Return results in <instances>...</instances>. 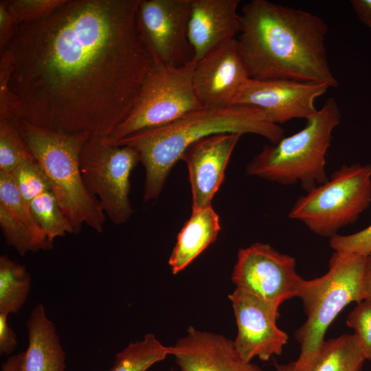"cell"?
<instances>
[{
    "label": "cell",
    "mask_w": 371,
    "mask_h": 371,
    "mask_svg": "<svg viewBox=\"0 0 371 371\" xmlns=\"http://www.w3.org/2000/svg\"><path fill=\"white\" fill-rule=\"evenodd\" d=\"M140 0H65L18 25L1 52L0 111L45 129L109 137L132 109L153 58L137 27Z\"/></svg>",
    "instance_id": "cell-1"
},
{
    "label": "cell",
    "mask_w": 371,
    "mask_h": 371,
    "mask_svg": "<svg viewBox=\"0 0 371 371\" xmlns=\"http://www.w3.org/2000/svg\"><path fill=\"white\" fill-rule=\"evenodd\" d=\"M236 37L250 78L338 85L329 66L320 16L267 0H252L240 14Z\"/></svg>",
    "instance_id": "cell-2"
},
{
    "label": "cell",
    "mask_w": 371,
    "mask_h": 371,
    "mask_svg": "<svg viewBox=\"0 0 371 371\" xmlns=\"http://www.w3.org/2000/svg\"><path fill=\"white\" fill-rule=\"evenodd\" d=\"M220 133H251L262 136L273 144L284 137V130L269 121L260 109L235 104L202 106L166 125L144 130L115 145L133 148L145 171L144 200L156 199L177 161L194 142Z\"/></svg>",
    "instance_id": "cell-3"
},
{
    "label": "cell",
    "mask_w": 371,
    "mask_h": 371,
    "mask_svg": "<svg viewBox=\"0 0 371 371\" xmlns=\"http://www.w3.org/2000/svg\"><path fill=\"white\" fill-rule=\"evenodd\" d=\"M18 120L24 139L48 178L75 234L84 224L102 232L106 216L98 199L87 190L80 168V152L91 134L58 132L21 118Z\"/></svg>",
    "instance_id": "cell-4"
},
{
    "label": "cell",
    "mask_w": 371,
    "mask_h": 371,
    "mask_svg": "<svg viewBox=\"0 0 371 371\" xmlns=\"http://www.w3.org/2000/svg\"><path fill=\"white\" fill-rule=\"evenodd\" d=\"M340 122L339 107L330 98L306 120L302 130L264 146L247 165L246 174L286 186L299 183L310 192L328 180L326 155Z\"/></svg>",
    "instance_id": "cell-5"
},
{
    "label": "cell",
    "mask_w": 371,
    "mask_h": 371,
    "mask_svg": "<svg viewBox=\"0 0 371 371\" xmlns=\"http://www.w3.org/2000/svg\"><path fill=\"white\" fill-rule=\"evenodd\" d=\"M366 257L334 252L322 276L305 280L298 296L306 319L295 332L300 346L295 371H305L313 361L326 332L350 303L363 300L362 280Z\"/></svg>",
    "instance_id": "cell-6"
},
{
    "label": "cell",
    "mask_w": 371,
    "mask_h": 371,
    "mask_svg": "<svg viewBox=\"0 0 371 371\" xmlns=\"http://www.w3.org/2000/svg\"><path fill=\"white\" fill-rule=\"evenodd\" d=\"M371 203V164L343 165L330 179L300 196L289 213L315 234L332 238Z\"/></svg>",
    "instance_id": "cell-7"
},
{
    "label": "cell",
    "mask_w": 371,
    "mask_h": 371,
    "mask_svg": "<svg viewBox=\"0 0 371 371\" xmlns=\"http://www.w3.org/2000/svg\"><path fill=\"white\" fill-rule=\"evenodd\" d=\"M195 63L181 67L157 61L147 74L128 115L107 137L110 144L137 132L170 124L201 108L193 85Z\"/></svg>",
    "instance_id": "cell-8"
},
{
    "label": "cell",
    "mask_w": 371,
    "mask_h": 371,
    "mask_svg": "<svg viewBox=\"0 0 371 371\" xmlns=\"http://www.w3.org/2000/svg\"><path fill=\"white\" fill-rule=\"evenodd\" d=\"M107 137L90 135L80 152V172L87 190L106 216L113 224L122 225L134 212L129 199L130 177L139 156L133 148L113 145Z\"/></svg>",
    "instance_id": "cell-9"
},
{
    "label": "cell",
    "mask_w": 371,
    "mask_h": 371,
    "mask_svg": "<svg viewBox=\"0 0 371 371\" xmlns=\"http://www.w3.org/2000/svg\"><path fill=\"white\" fill-rule=\"evenodd\" d=\"M295 259L266 243H256L238 253L232 275L236 289L278 313L286 300L299 296L304 279L296 271Z\"/></svg>",
    "instance_id": "cell-10"
},
{
    "label": "cell",
    "mask_w": 371,
    "mask_h": 371,
    "mask_svg": "<svg viewBox=\"0 0 371 371\" xmlns=\"http://www.w3.org/2000/svg\"><path fill=\"white\" fill-rule=\"evenodd\" d=\"M192 0H140L137 22L153 60L181 67L193 62L188 36Z\"/></svg>",
    "instance_id": "cell-11"
},
{
    "label": "cell",
    "mask_w": 371,
    "mask_h": 371,
    "mask_svg": "<svg viewBox=\"0 0 371 371\" xmlns=\"http://www.w3.org/2000/svg\"><path fill=\"white\" fill-rule=\"evenodd\" d=\"M328 86L291 80L248 79L236 96L233 105H248L262 109L269 121L279 125L293 119L307 120L317 109L315 100Z\"/></svg>",
    "instance_id": "cell-12"
},
{
    "label": "cell",
    "mask_w": 371,
    "mask_h": 371,
    "mask_svg": "<svg viewBox=\"0 0 371 371\" xmlns=\"http://www.w3.org/2000/svg\"><path fill=\"white\" fill-rule=\"evenodd\" d=\"M228 298L237 326L234 344L241 357L247 361L254 357L267 361L280 355L289 337L276 324L279 313L258 298L237 289Z\"/></svg>",
    "instance_id": "cell-13"
},
{
    "label": "cell",
    "mask_w": 371,
    "mask_h": 371,
    "mask_svg": "<svg viewBox=\"0 0 371 371\" xmlns=\"http://www.w3.org/2000/svg\"><path fill=\"white\" fill-rule=\"evenodd\" d=\"M251 78L236 38L218 46L195 63L193 85L203 106H228Z\"/></svg>",
    "instance_id": "cell-14"
},
{
    "label": "cell",
    "mask_w": 371,
    "mask_h": 371,
    "mask_svg": "<svg viewBox=\"0 0 371 371\" xmlns=\"http://www.w3.org/2000/svg\"><path fill=\"white\" fill-rule=\"evenodd\" d=\"M242 135L220 133L204 137L190 146L181 159L188 166L192 210L212 205L225 177L231 155Z\"/></svg>",
    "instance_id": "cell-15"
},
{
    "label": "cell",
    "mask_w": 371,
    "mask_h": 371,
    "mask_svg": "<svg viewBox=\"0 0 371 371\" xmlns=\"http://www.w3.org/2000/svg\"><path fill=\"white\" fill-rule=\"evenodd\" d=\"M170 355L181 371H262L241 357L234 341L193 326L170 346Z\"/></svg>",
    "instance_id": "cell-16"
},
{
    "label": "cell",
    "mask_w": 371,
    "mask_h": 371,
    "mask_svg": "<svg viewBox=\"0 0 371 371\" xmlns=\"http://www.w3.org/2000/svg\"><path fill=\"white\" fill-rule=\"evenodd\" d=\"M239 0H192L188 36L197 63L241 30Z\"/></svg>",
    "instance_id": "cell-17"
},
{
    "label": "cell",
    "mask_w": 371,
    "mask_h": 371,
    "mask_svg": "<svg viewBox=\"0 0 371 371\" xmlns=\"http://www.w3.org/2000/svg\"><path fill=\"white\" fill-rule=\"evenodd\" d=\"M26 325L28 346L20 371H65V352L42 304L32 309Z\"/></svg>",
    "instance_id": "cell-18"
},
{
    "label": "cell",
    "mask_w": 371,
    "mask_h": 371,
    "mask_svg": "<svg viewBox=\"0 0 371 371\" xmlns=\"http://www.w3.org/2000/svg\"><path fill=\"white\" fill-rule=\"evenodd\" d=\"M221 229L218 215L212 205L192 210L177 235L168 260L172 273L177 274L186 268L216 241Z\"/></svg>",
    "instance_id": "cell-19"
},
{
    "label": "cell",
    "mask_w": 371,
    "mask_h": 371,
    "mask_svg": "<svg viewBox=\"0 0 371 371\" xmlns=\"http://www.w3.org/2000/svg\"><path fill=\"white\" fill-rule=\"evenodd\" d=\"M366 360L355 334L324 340L305 371H361Z\"/></svg>",
    "instance_id": "cell-20"
},
{
    "label": "cell",
    "mask_w": 371,
    "mask_h": 371,
    "mask_svg": "<svg viewBox=\"0 0 371 371\" xmlns=\"http://www.w3.org/2000/svg\"><path fill=\"white\" fill-rule=\"evenodd\" d=\"M31 289V276L23 265L0 257V313H17Z\"/></svg>",
    "instance_id": "cell-21"
},
{
    "label": "cell",
    "mask_w": 371,
    "mask_h": 371,
    "mask_svg": "<svg viewBox=\"0 0 371 371\" xmlns=\"http://www.w3.org/2000/svg\"><path fill=\"white\" fill-rule=\"evenodd\" d=\"M168 355L170 346H164L154 334L148 333L117 352L110 371H147Z\"/></svg>",
    "instance_id": "cell-22"
},
{
    "label": "cell",
    "mask_w": 371,
    "mask_h": 371,
    "mask_svg": "<svg viewBox=\"0 0 371 371\" xmlns=\"http://www.w3.org/2000/svg\"><path fill=\"white\" fill-rule=\"evenodd\" d=\"M26 161H36L13 114L0 115V172L12 173Z\"/></svg>",
    "instance_id": "cell-23"
},
{
    "label": "cell",
    "mask_w": 371,
    "mask_h": 371,
    "mask_svg": "<svg viewBox=\"0 0 371 371\" xmlns=\"http://www.w3.org/2000/svg\"><path fill=\"white\" fill-rule=\"evenodd\" d=\"M30 207L36 222L49 242L53 243L56 238L67 233L75 234L72 225L52 190L34 199Z\"/></svg>",
    "instance_id": "cell-24"
},
{
    "label": "cell",
    "mask_w": 371,
    "mask_h": 371,
    "mask_svg": "<svg viewBox=\"0 0 371 371\" xmlns=\"http://www.w3.org/2000/svg\"><path fill=\"white\" fill-rule=\"evenodd\" d=\"M0 207L38 237L48 240L36 222L30 204L19 192L10 173L0 172Z\"/></svg>",
    "instance_id": "cell-25"
},
{
    "label": "cell",
    "mask_w": 371,
    "mask_h": 371,
    "mask_svg": "<svg viewBox=\"0 0 371 371\" xmlns=\"http://www.w3.org/2000/svg\"><path fill=\"white\" fill-rule=\"evenodd\" d=\"M0 227L6 243L21 256L53 248V243L38 237L27 227L12 218L2 207H0Z\"/></svg>",
    "instance_id": "cell-26"
},
{
    "label": "cell",
    "mask_w": 371,
    "mask_h": 371,
    "mask_svg": "<svg viewBox=\"0 0 371 371\" xmlns=\"http://www.w3.org/2000/svg\"><path fill=\"white\" fill-rule=\"evenodd\" d=\"M22 196L30 204L40 194L52 190L51 183L36 161H26L10 173Z\"/></svg>",
    "instance_id": "cell-27"
},
{
    "label": "cell",
    "mask_w": 371,
    "mask_h": 371,
    "mask_svg": "<svg viewBox=\"0 0 371 371\" xmlns=\"http://www.w3.org/2000/svg\"><path fill=\"white\" fill-rule=\"evenodd\" d=\"M65 0H10L8 7L16 23L40 21L52 13Z\"/></svg>",
    "instance_id": "cell-28"
},
{
    "label": "cell",
    "mask_w": 371,
    "mask_h": 371,
    "mask_svg": "<svg viewBox=\"0 0 371 371\" xmlns=\"http://www.w3.org/2000/svg\"><path fill=\"white\" fill-rule=\"evenodd\" d=\"M346 324L354 330L366 359L371 363V301L363 300L357 302L348 315Z\"/></svg>",
    "instance_id": "cell-29"
},
{
    "label": "cell",
    "mask_w": 371,
    "mask_h": 371,
    "mask_svg": "<svg viewBox=\"0 0 371 371\" xmlns=\"http://www.w3.org/2000/svg\"><path fill=\"white\" fill-rule=\"evenodd\" d=\"M329 245L336 253L366 257L371 253V225L355 234H336L330 238Z\"/></svg>",
    "instance_id": "cell-30"
},
{
    "label": "cell",
    "mask_w": 371,
    "mask_h": 371,
    "mask_svg": "<svg viewBox=\"0 0 371 371\" xmlns=\"http://www.w3.org/2000/svg\"><path fill=\"white\" fill-rule=\"evenodd\" d=\"M18 24L8 7V1H0V50L3 52L14 37Z\"/></svg>",
    "instance_id": "cell-31"
},
{
    "label": "cell",
    "mask_w": 371,
    "mask_h": 371,
    "mask_svg": "<svg viewBox=\"0 0 371 371\" xmlns=\"http://www.w3.org/2000/svg\"><path fill=\"white\" fill-rule=\"evenodd\" d=\"M8 315L0 313V354L10 355L17 346L16 335L8 324Z\"/></svg>",
    "instance_id": "cell-32"
},
{
    "label": "cell",
    "mask_w": 371,
    "mask_h": 371,
    "mask_svg": "<svg viewBox=\"0 0 371 371\" xmlns=\"http://www.w3.org/2000/svg\"><path fill=\"white\" fill-rule=\"evenodd\" d=\"M350 4L359 19L371 28V0H352Z\"/></svg>",
    "instance_id": "cell-33"
},
{
    "label": "cell",
    "mask_w": 371,
    "mask_h": 371,
    "mask_svg": "<svg viewBox=\"0 0 371 371\" xmlns=\"http://www.w3.org/2000/svg\"><path fill=\"white\" fill-rule=\"evenodd\" d=\"M363 300L371 301V253L365 259L362 280Z\"/></svg>",
    "instance_id": "cell-34"
},
{
    "label": "cell",
    "mask_w": 371,
    "mask_h": 371,
    "mask_svg": "<svg viewBox=\"0 0 371 371\" xmlns=\"http://www.w3.org/2000/svg\"><path fill=\"white\" fill-rule=\"evenodd\" d=\"M24 357V352L11 355L3 362L1 371H20Z\"/></svg>",
    "instance_id": "cell-35"
},
{
    "label": "cell",
    "mask_w": 371,
    "mask_h": 371,
    "mask_svg": "<svg viewBox=\"0 0 371 371\" xmlns=\"http://www.w3.org/2000/svg\"><path fill=\"white\" fill-rule=\"evenodd\" d=\"M275 371H295V363L292 361L286 364H276Z\"/></svg>",
    "instance_id": "cell-36"
}]
</instances>
